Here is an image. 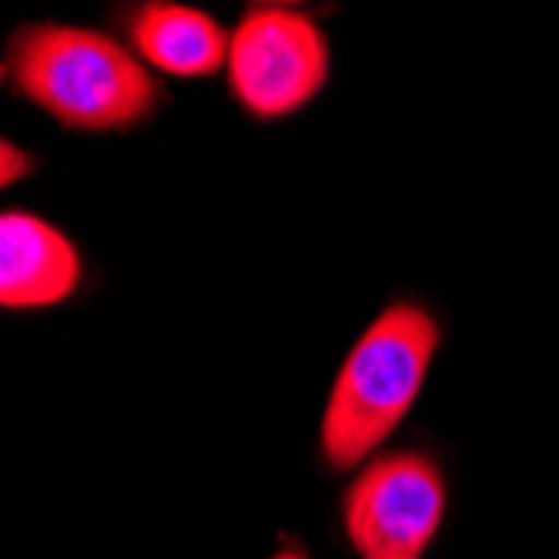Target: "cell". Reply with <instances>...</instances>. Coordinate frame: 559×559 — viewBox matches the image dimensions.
<instances>
[{"mask_svg": "<svg viewBox=\"0 0 559 559\" xmlns=\"http://www.w3.org/2000/svg\"><path fill=\"white\" fill-rule=\"evenodd\" d=\"M4 84L14 97L78 134H128L158 118L165 84L108 31L40 21L4 47Z\"/></svg>", "mask_w": 559, "mask_h": 559, "instance_id": "6da1fadb", "label": "cell"}, {"mask_svg": "<svg viewBox=\"0 0 559 559\" xmlns=\"http://www.w3.org/2000/svg\"><path fill=\"white\" fill-rule=\"evenodd\" d=\"M442 322L423 301L392 298L338 362L319 423V460L355 473L382 452L426 392Z\"/></svg>", "mask_w": 559, "mask_h": 559, "instance_id": "7a4b0ae2", "label": "cell"}, {"mask_svg": "<svg viewBox=\"0 0 559 559\" xmlns=\"http://www.w3.org/2000/svg\"><path fill=\"white\" fill-rule=\"evenodd\" d=\"M332 78V44L316 14L288 4H251L231 27L225 84L251 121H288L316 105Z\"/></svg>", "mask_w": 559, "mask_h": 559, "instance_id": "3957f363", "label": "cell"}, {"mask_svg": "<svg viewBox=\"0 0 559 559\" xmlns=\"http://www.w3.org/2000/svg\"><path fill=\"white\" fill-rule=\"evenodd\" d=\"M449 513V483L426 449L379 452L338 499L355 559H426Z\"/></svg>", "mask_w": 559, "mask_h": 559, "instance_id": "277c9868", "label": "cell"}, {"mask_svg": "<svg viewBox=\"0 0 559 559\" xmlns=\"http://www.w3.org/2000/svg\"><path fill=\"white\" fill-rule=\"evenodd\" d=\"M118 37L158 78L205 81L225 74L231 31L205 8L181 0H138L115 11Z\"/></svg>", "mask_w": 559, "mask_h": 559, "instance_id": "5b68a950", "label": "cell"}, {"mask_svg": "<svg viewBox=\"0 0 559 559\" xmlns=\"http://www.w3.org/2000/svg\"><path fill=\"white\" fill-rule=\"evenodd\" d=\"M84 285L74 238L34 212L0 215V305L4 312H47Z\"/></svg>", "mask_w": 559, "mask_h": 559, "instance_id": "8992f818", "label": "cell"}, {"mask_svg": "<svg viewBox=\"0 0 559 559\" xmlns=\"http://www.w3.org/2000/svg\"><path fill=\"white\" fill-rule=\"evenodd\" d=\"M34 171H37V158L31 155V151H24L11 138L0 141V185L14 188L17 181H27Z\"/></svg>", "mask_w": 559, "mask_h": 559, "instance_id": "52a82bcc", "label": "cell"}, {"mask_svg": "<svg viewBox=\"0 0 559 559\" xmlns=\"http://www.w3.org/2000/svg\"><path fill=\"white\" fill-rule=\"evenodd\" d=\"M269 559H312V552L305 549L298 539H282V546H278Z\"/></svg>", "mask_w": 559, "mask_h": 559, "instance_id": "ba28073f", "label": "cell"}]
</instances>
